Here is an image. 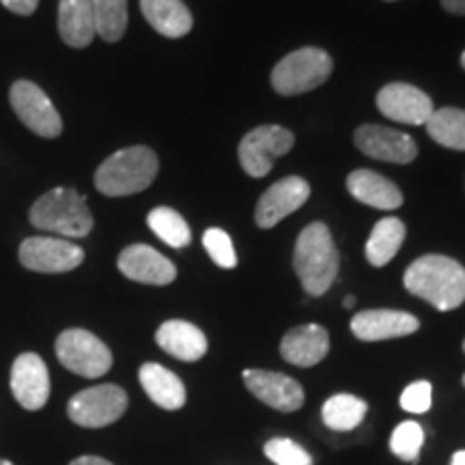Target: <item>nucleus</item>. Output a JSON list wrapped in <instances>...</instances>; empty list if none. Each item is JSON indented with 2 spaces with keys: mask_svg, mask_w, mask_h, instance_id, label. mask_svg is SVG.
I'll use <instances>...</instances> for the list:
<instances>
[{
  "mask_svg": "<svg viewBox=\"0 0 465 465\" xmlns=\"http://www.w3.org/2000/svg\"><path fill=\"white\" fill-rule=\"evenodd\" d=\"M405 289L438 308L455 311L465 302V267L444 254H424L405 270Z\"/></svg>",
  "mask_w": 465,
  "mask_h": 465,
  "instance_id": "1",
  "label": "nucleus"
},
{
  "mask_svg": "<svg viewBox=\"0 0 465 465\" xmlns=\"http://www.w3.org/2000/svg\"><path fill=\"white\" fill-rule=\"evenodd\" d=\"M293 267L308 295L319 298L332 287L339 276V250L328 224L312 223L295 242Z\"/></svg>",
  "mask_w": 465,
  "mask_h": 465,
  "instance_id": "2",
  "label": "nucleus"
},
{
  "mask_svg": "<svg viewBox=\"0 0 465 465\" xmlns=\"http://www.w3.org/2000/svg\"><path fill=\"white\" fill-rule=\"evenodd\" d=\"M160 162L153 149L127 147L104 160L95 173V188L104 196H130L147 190L158 177Z\"/></svg>",
  "mask_w": 465,
  "mask_h": 465,
  "instance_id": "3",
  "label": "nucleus"
},
{
  "mask_svg": "<svg viewBox=\"0 0 465 465\" xmlns=\"http://www.w3.org/2000/svg\"><path fill=\"white\" fill-rule=\"evenodd\" d=\"M28 220L35 229L65 235L67 240L86 237L93 231L91 209L86 205L84 196L74 188H54L45 192L33 203Z\"/></svg>",
  "mask_w": 465,
  "mask_h": 465,
  "instance_id": "4",
  "label": "nucleus"
},
{
  "mask_svg": "<svg viewBox=\"0 0 465 465\" xmlns=\"http://www.w3.org/2000/svg\"><path fill=\"white\" fill-rule=\"evenodd\" d=\"M332 56L322 48H302L282 58L272 72V86L281 95H300L322 86L332 74Z\"/></svg>",
  "mask_w": 465,
  "mask_h": 465,
  "instance_id": "5",
  "label": "nucleus"
},
{
  "mask_svg": "<svg viewBox=\"0 0 465 465\" xmlns=\"http://www.w3.org/2000/svg\"><path fill=\"white\" fill-rule=\"evenodd\" d=\"M56 356L67 371L95 380L108 373L113 366V353L95 334L86 330L72 328L65 330L56 339Z\"/></svg>",
  "mask_w": 465,
  "mask_h": 465,
  "instance_id": "6",
  "label": "nucleus"
},
{
  "mask_svg": "<svg viewBox=\"0 0 465 465\" xmlns=\"http://www.w3.org/2000/svg\"><path fill=\"white\" fill-rule=\"evenodd\" d=\"M127 410V394L114 383L93 386L69 401L67 414L78 427L102 429L119 420Z\"/></svg>",
  "mask_w": 465,
  "mask_h": 465,
  "instance_id": "7",
  "label": "nucleus"
},
{
  "mask_svg": "<svg viewBox=\"0 0 465 465\" xmlns=\"http://www.w3.org/2000/svg\"><path fill=\"white\" fill-rule=\"evenodd\" d=\"M9 102L17 119L25 124L28 130L37 134L42 138H58L63 132V119L45 95L39 84L31 80H15L11 84Z\"/></svg>",
  "mask_w": 465,
  "mask_h": 465,
  "instance_id": "8",
  "label": "nucleus"
},
{
  "mask_svg": "<svg viewBox=\"0 0 465 465\" xmlns=\"http://www.w3.org/2000/svg\"><path fill=\"white\" fill-rule=\"evenodd\" d=\"M295 138L281 125H261L248 132L240 143L242 168L250 177H265L276 158L287 155Z\"/></svg>",
  "mask_w": 465,
  "mask_h": 465,
  "instance_id": "9",
  "label": "nucleus"
},
{
  "mask_svg": "<svg viewBox=\"0 0 465 465\" xmlns=\"http://www.w3.org/2000/svg\"><path fill=\"white\" fill-rule=\"evenodd\" d=\"M83 261L84 250L61 237H28L20 246V263L39 274H65Z\"/></svg>",
  "mask_w": 465,
  "mask_h": 465,
  "instance_id": "10",
  "label": "nucleus"
},
{
  "mask_svg": "<svg viewBox=\"0 0 465 465\" xmlns=\"http://www.w3.org/2000/svg\"><path fill=\"white\" fill-rule=\"evenodd\" d=\"M11 392L28 411H37L50 399L48 366L37 353H22L11 366Z\"/></svg>",
  "mask_w": 465,
  "mask_h": 465,
  "instance_id": "11",
  "label": "nucleus"
},
{
  "mask_svg": "<svg viewBox=\"0 0 465 465\" xmlns=\"http://www.w3.org/2000/svg\"><path fill=\"white\" fill-rule=\"evenodd\" d=\"M356 147L364 155L381 162H394V164H410L418 155L414 138L405 132L391 130L383 125H362L356 130Z\"/></svg>",
  "mask_w": 465,
  "mask_h": 465,
  "instance_id": "12",
  "label": "nucleus"
},
{
  "mask_svg": "<svg viewBox=\"0 0 465 465\" xmlns=\"http://www.w3.org/2000/svg\"><path fill=\"white\" fill-rule=\"evenodd\" d=\"M377 108L388 119L405 125H427L433 114V102L427 93L405 83L386 84L377 93Z\"/></svg>",
  "mask_w": 465,
  "mask_h": 465,
  "instance_id": "13",
  "label": "nucleus"
},
{
  "mask_svg": "<svg viewBox=\"0 0 465 465\" xmlns=\"http://www.w3.org/2000/svg\"><path fill=\"white\" fill-rule=\"evenodd\" d=\"M242 377L254 397L278 411L289 414V411H298L304 405V391H302V386L293 377L259 369L243 371Z\"/></svg>",
  "mask_w": 465,
  "mask_h": 465,
  "instance_id": "14",
  "label": "nucleus"
},
{
  "mask_svg": "<svg viewBox=\"0 0 465 465\" xmlns=\"http://www.w3.org/2000/svg\"><path fill=\"white\" fill-rule=\"evenodd\" d=\"M311 196V185H308L302 177H284L276 182L270 190L263 192L257 203V212H254V220L261 229H272L287 218L289 213L298 212Z\"/></svg>",
  "mask_w": 465,
  "mask_h": 465,
  "instance_id": "15",
  "label": "nucleus"
},
{
  "mask_svg": "<svg viewBox=\"0 0 465 465\" xmlns=\"http://www.w3.org/2000/svg\"><path fill=\"white\" fill-rule=\"evenodd\" d=\"M119 270L121 274L130 281L143 282V284H155V287H164L171 284L177 278V270L168 261L164 254L158 250L147 246V243H134L127 246L124 252L119 254Z\"/></svg>",
  "mask_w": 465,
  "mask_h": 465,
  "instance_id": "16",
  "label": "nucleus"
},
{
  "mask_svg": "<svg viewBox=\"0 0 465 465\" xmlns=\"http://www.w3.org/2000/svg\"><path fill=\"white\" fill-rule=\"evenodd\" d=\"M420 322L405 311H362L351 319V332L356 339L375 342L401 339L418 332Z\"/></svg>",
  "mask_w": 465,
  "mask_h": 465,
  "instance_id": "17",
  "label": "nucleus"
},
{
  "mask_svg": "<svg viewBox=\"0 0 465 465\" xmlns=\"http://www.w3.org/2000/svg\"><path fill=\"white\" fill-rule=\"evenodd\" d=\"M330 351V336L328 330L317 323L298 325V328L289 330L281 341V356L289 364L295 366H315L328 356Z\"/></svg>",
  "mask_w": 465,
  "mask_h": 465,
  "instance_id": "18",
  "label": "nucleus"
},
{
  "mask_svg": "<svg viewBox=\"0 0 465 465\" xmlns=\"http://www.w3.org/2000/svg\"><path fill=\"white\" fill-rule=\"evenodd\" d=\"M155 342L168 356L183 360V362H196L207 353V336L203 334V330L179 319L162 323L155 332Z\"/></svg>",
  "mask_w": 465,
  "mask_h": 465,
  "instance_id": "19",
  "label": "nucleus"
},
{
  "mask_svg": "<svg viewBox=\"0 0 465 465\" xmlns=\"http://www.w3.org/2000/svg\"><path fill=\"white\" fill-rule=\"evenodd\" d=\"M347 190L353 199L364 203V205L383 209V212H391V209H399L403 205V194L394 185L391 179L381 177L373 171H353L347 177Z\"/></svg>",
  "mask_w": 465,
  "mask_h": 465,
  "instance_id": "20",
  "label": "nucleus"
},
{
  "mask_svg": "<svg viewBox=\"0 0 465 465\" xmlns=\"http://www.w3.org/2000/svg\"><path fill=\"white\" fill-rule=\"evenodd\" d=\"M58 33L69 48H86L95 37V15L91 0H61L58 3Z\"/></svg>",
  "mask_w": 465,
  "mask_h": 465,
  "instance_id": "21",
  "label": "nucleus"
},
{
  "mask_svg": "<svg viewBox=\"0 0 465 465\" xmlns=\"http://www.w3.org/2000/svg\"><path fill=\"white\" fill-rule=\"evenodd\" d=\"M144 392L153 401L155 405H160L162 410L174 411L182 410L185 405V386L173 371H168L166 366L147 362L141 366V373H138Z\"/></svg>",
  "mask_w": 465,
  "mask_h": 465,
  "instance_id": "22",
  "label": "nucleus"
},
{
  "mask_svg": "<svg viewBox=\"0 0 465 465\" xmlns=\"http://www.w3.org/2000/svg\"><path fill=\"white\" fill-rule=\"evenodd\" d=\"M144 20L153 31L179 39L192 31V14L183 0H141Z\"/></svg>",
  "mask_w": 465,
  "mask_h": 465,
  "instance_id": "23",
  "label": "nucleus"
},
{
  "mask_svg": "<svg viewBox=\"0 0 465 465\" xmlns=\"http://www.w3.org/2000/svg\"><path fill=\"white\" fill-rule=\"evenodd\" d=\"M405 242V224L399 218H383L375 224L366 242V259L373 267H383L397 257L399 248Z\"/></svg>",
  "mask_w": 465,
  "mask_h": 465,
  "instance_id": "24",
  "label": "nucleus"
},
{
  "mask_svg": "<svg viewBox=\"0 0 465 465\" xmlns=\"http://www.w3.org/2000/svg\"><path fill=\"white\" fill-rule=\"evenodd\" d=\"M366 411H369L366 401L356 397V394L341 392L325 401L322 418L325 427L332 429V431H351L364 420Z\"/></svg>",
  "mask_w": 465,
  "mask_h": 465,
  "instance_id": "25",
  "label": "nucleus"
},
{
  "mask_svg": "<svg viewBox=\"0 0 465 465\" xmlns=\"http://www.w3.org/2000/svg\"><path fill=\"white\" fill-rule=\"evenodd\" d=\"M427 132L435 143L446 149L465 151V110L441 108L433 110L427 121Z\"/></svg>",
  "mask_w": 465,
  "mask_h": 465,
  "instance_id": "26",
  "label": "nucleus"
},
{
  "mask_svg": "<svg viewBox=\"0 0 465 465\" xmlns=\"http://www.w3.org/2000/svg\"><path fill=\"white\" fill-rule=\"evenodd\" d=\"M95 31L104 42L114 44L125 35L127 0H91Z\"/></svg>",
  "mask_w": 465,
  "mask_h": 465,
  "instance_id": "27",
  "label": "nucleus"
},
{
  "mask_svg": "<svg viewBox=\"0 0 465 465\" xmlns=\"http://www.w3.org/2000/svg\"><path fill=\"white\" fill-rule=\"evenodd\" d=\"M147 224L171 248H185L192 242V231L188 223L171 207H155L149 213Z\"/></svg>",
  "mask_w": 465,
  "mask_h": 465,
  "instance_id": "28",
  "label": "nucleus"
},
{
  "mask_svg": "<svg viewBox=\"0 0 465 465\" xmlns=\"http://www.w3.org/2000/svg\"><path fill=\"white\" fill-rule=\"evenodd\" d=\"M424 441V431L418 422H401L397 429L392 431L391 438V450L403 461L416 463L418 457H420Z\"/></svg>",
  "mask_w": 465,
  "mask_h": 465,
  "instance_id": "29",
  "label": "nucleus"
},
{
  "mask_svg": "<svg viewBox=\"0 0 465 465\" xmlns=\"http://www.w3.org/2000/svg\"><path fill=\"white\" fill-rule=\"evenodd\" d=\"M203 246H205L213 263L223 267V270H232L237 265L235 248H232V240L226 231L207 229L205 235H203Z\"/></svg>",
  "mask_w": 465,
  "mask_h": 465,
  "instance_id": "30",
  "label": "nucleus"
},
{
  "mask_svg": "<svg viewBox=\"0 0 465 465\" xmlns=\"http://www.w3.org/2000/svg\"><path fill=\"white\" fill-rule=\"evenodd\" d=\"M265 455L276 465H312L311 452L289 438H274L265 444Z\"/></svg>",
  "mask_w": 465,
  "mask_h": 465,
  "instance_id": "31",
  "label": "nucleus"
},
{
  "mask_svg": "<svg viewBox=\"0 0 465 465\" xmlns=\"http://www.w3.org/2000/svg\"><path fill=\"white\" fill-rule=\"evenodd\" d=\"M433 401V391L429 381H414L405 388L403 394H401L399 403L405 411L410 414H424V411L431 410Z\"/></svg>",
  "mask_w": 465,
  "mask_h": 465,
  "instance_id": "32",
  "label": "nucleus"
},
{
  "mask_svg": "<svg viewBox=\"0 0 465 465\" xmlns=\"http://www.w3.org/2000/svg\"><path fill=\"white\" fill-rule=\"evenodd\" d=\"M0 3L7 7L11 14H17V15H31L35 14V9H37L39 0H0Z\"/></svg>",
  "mask_w": 465,
  "mask_h": 465,
  "instance_id": "33",
  "label": "nucleus"
},
{
  "mask_svg": "<svg viewBox=\"0 0 465 465\" xmlns=\"http://www.w3.org/2000/svg\"><path fill=\"white\" fill-rule=\"evenodd\" d=\"M441 7L455 15H465V0H441Z\"/></svg>",
  "mask_w": 465,
  "mask_h": 465,
  "instance_id": "34",
  "label": "nucleus"
},
{
  "mask_svg": "<svg viewBox=\"0 0 465 465\" xmlns=\"http://www.w3.org/2000/svg\"><path fill=\"white\" fill-rule=\"evenodd\" d=\"M69 465H113V463L106 461V459H102V457H91V455H86V457L74 459V461L69 463Z\"/></svg>",
  "mask_w": 465,
  "mask_h": 465,
  "instance_id": "35",
  "label": "nucleus"
},
{
  "mask_svg": "<svg viewBox=\"0 0 465 465\" xmlns=\"http://www.w3.org/2000/svg\"><path fill=\"white\" fill-rule=\"evenodd\" d=\"M450 465H465V450L455 452V455H452Z\"/></svg>",
  "mask_w": 465,
  "mask_h": 465,
  "instance_id": "36",
  "label": "nucleus"
},
{
  "mask_svg": "<svg viewBox=\"0 0 465 465\" xmlns=\"http://www.w3.org/2000/svg\"><path fill=\"white\" fill-rule=\"evenodd\" d=\"M353 304H356V298H353V295H347V298L342 300V306L345 308H353Z\"/></svg>",
  "mask_w": 465,
  "mask_h": 465,
  "instance_id": "37",
  "label": "nucleus"
},
{
  "mask_svg": "<svg viewBox=\"0 0 465 465\" xmlns=\"http://www.w3.org/2000/svg\"><path fill=\"white\" fill-rule=\"evenodd\" d=\"M0 465H14V463L7 461V459H0Z\"/></svg>",
  "mask_w": 465,
  "mask_h": 465,
  "instance_id": "38",
  "label": "nucleus"
},
{
  "mask_svg": "<svg viewBox=\"0 0 465 465\" xmlns=\"http://www.w3.org/2000/svg\"><path fill=\"white\" fill-rule=\"evenodd\" d=\"M461 65H463V69H465V52L461 54Z\"/></svg>",
  "mask_w": 465,
  "mask_h": 465,
  "instance_id": "39",
  "label": "nucleus"
},
{
  "mask_svg": "<svg viewBox=\"0 0 465 465\" xmlns=\"http://www.w3.org/2000/svg\"><path fill=\"white\" fill-rule=\"evenodd\" d=\"M463 386H465V375H463Z\"/></svg>",
  "mask_w": 465,
  "mask_h": 465,
  "instance_id": "40",
  "label": "nucleus"
},
{
  "mask_svg": "<svg viewBox=\"0 0 465 465\" xmlns=\"http://www.w3.org/2000/svg\"><path fill=\"white\" fill-rule=\"evenodd\" d=\"M463 351H465V342H463Z\"/></svg>",
  "mask_w": 465,
  "mask_h": 465,
  "instance_id": "41",
  "label": "nucleus"
}]
</instances>
